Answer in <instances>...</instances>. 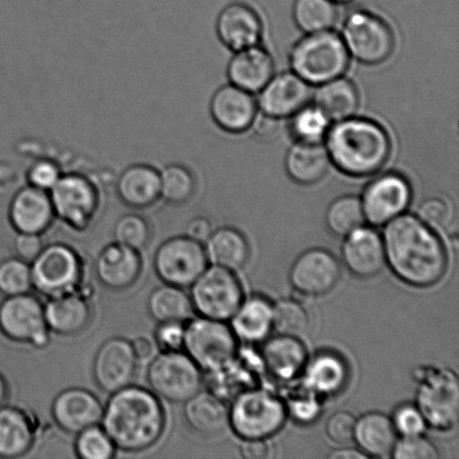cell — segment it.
<instances>
[{
  "label": "cell",
  "mask_w": 459,
  "mask_h": 459,
  "mask_svg": "<svg viewBox=\"0 0 459 459\" xmlns=\"http://www.w3.org/2000/svg\"><path fill=\"white\" fill-rule=\"evenodd\" d=\"M386 264L400 281L429 288L442 281L448 268L446 247L437 233L417 215L402 214L385 224Z\"/></svg>",
  "instance_id": "obj_1"
},
{
  "label": "cell",
  "mask_w": 459,
  "mask_h": 459,
  "mask_svg": "<svg viewBox=\"0 0 459 459\" xmlns=\"http://www.w3.org/2000/svg\"><path fill=\"white\" fill-rule=\"evenodd\" d=\"M100 425L118 451L142 453L163 437L166 415L151 389L130 385L110 394Z\"/></svg>",
  "instance_id": "obj_2"
},
{
  "label": "cell",
  "mask_w": 459,
  "mask_h": 459,
  "mask_svg": "<svg viewBox=\"0 0 459 459\" xmlns=\"http://www.w3.org/2000/svg\"><path fill=\"white\" fill-rule=\"evenodd\" d=\"M324 139L331 163L352 178H368L379 172L393 150L389 134L380 124L354 116L337 121Z\"/></svg>",
  "instance_id": "obj_3"
},
{
  "label": "cell",
  "mask_w": 459,
  "mask_h": 459,
  "mask_svg": "<svg viewBox=\"0 0 459 459\" xmlns=\"http://www.w3.org/2000/svg\"><path fill=\"white\" fill-rule=\"evenodd\" d=\"M350 54L339 34L332 30L307 34L292 47L291 71L310 85H321L343 75Z\"/></svg>",
  "instance_id": "obj_4"
},
{
  "label": "cell",
  "mask_w": 459,
  "mask_h": 459,
  "mask_svg": "<svg viewBox=\"0 0 459 459\" xmlns=\"http://www.w3.org/2000/svg\"><path fill=\"white\" fill-rule=\"evenodd\" d=\"M415 406L424 416L427 426L448 431L458 422L459 381L449 368L422 367L415 372Z\"/></svg>",
  "instance_id": "obj_5"
},
{
  "label": "cell",
  "mask_w": 459,
  "mask_h": 459,
  "mask_svg": "<svg viewBox=\"0 0 459 459\" xmlns=\"http://www.w3.org/2000/svg\"><path fill=\"white\" fill-rule=\"evenodd\" d=\"M288 413L281 399L264 389L238 394L229 408V426L242 439H268L285 425Z\"/></svg>",
  "instance_id": "obj_6"
},
{
  "label": "cell",
  "mask_w": 459,
  "mask_h": 459,
  "mask_svg": "<svg viewBox=\"0 0 459 459\" xmlns=\"http://www.w3.org/2000/svg\"><path fill=\"white\" fill-rule=\"evenodd\" d=\"M30 269L33 290L47 299L70 294L82 288V258L65 243L45 245L38 258L30 264Z\"/></svg>",
  "instance_id": "obj_7"
},
{
  "label": "cell",
  "mask_w": 459,
  "mask_h": 459,
  "mask_svg": "<svg viewBox=\"0 0 459 459\" xmlns=\"http://www.w3.org/2000/svg\"><path fill=\"white\" fill-rule=\"evenodd\" d=\"M186 323L184 352L202 371H218L236 359L238 339L224 322L199 316Z\"/></svg>",
  "instance_id": "obj_8"
},
{
  "label": "cell",
  "mask_w": 459,
  "mask_h": 459,
  "mask_svg": "<svg viewBox=\"0 0 459 459\" xmlns=\"http://www.w3.org/2000/svg\"><path fill=\"white\" fill-rule=\"evenodd\" d=\"M147 382L160 399L184 403L204 386L202 370L184 351L160 352L151 359Z\"/></svg>",
  "instance_id": "obj_9"
},
{
  "label": "cell",
  "mask_w": 459,
  "mask_h": 459,
  "mask_svg": "<svg viewBox=\"0 0 459 459\" xmlns=\"http://www.w3.org/2000/svg\"><path fill=\"white\" fill-rule=\"evenodd\" d=\"M341 38L350 56L362 65H381L394 51V34L388 22L362 9L346 16Z\"/></svg>",
  "instance_id": "obj_10"
},
{
  "label": "cell",
  "mask_w": 459,
  "mask_h": 459,
  "mask_svg": "<svg viewBox=\"0 0 459 459\" xmlns=\"http://www.w3.org/2000/svg\"><path fill=\"white\" fill-rule=\"evenodd\" d=\"M195 312L201 317L226 322L241 305L243 290L231 270L211 265L188 288Z\"/></svg>",
  "instance_id": "obj_11"
},
{
  "label": "cell",
  "mask_w": 459,
  "mask_h": 459,
  "mask_svg": "<svg viewBox=\"0 0 459 459\" xmlns=\"http://www.w3.org/2000/svg\"><path fill=\"white\" fill-rule=\"evenodd\" d=\"M48 193L56 218L65 226L76 232H83L91 226L100 208V193L85 175L62 174Z\"/></svg>",
  "instance_id": "obj_12"
},
{
  "label": "cell",
  "mask_w": 459,
  "mask_h": 459,
  "mask_svg": "<svg viewBox=\"0 0 459 459\" xmlns=\"http://www.w3.org/2000/svg\"><path fill=\"white\" fill-rule=\"evenodd\" d=\"M0 333L13 343L47 348L51 332L42 301L30 292L4 297L0 303Z\"/></svg>",
  "instance_id": "obj_13"
},
{
  "label": "cell",
  "mask_w": 459,
  "mask_h": 459,
  "mask_svg": "<svg viewBox=\"0 0 459 459\" xmlns=\"http://www.w3.org/2000/svg\"><path fill=\"white\" fill-rule=\"evenodd\" d=\"M154 270L166 285L188 290L209 267L204 243L187 236L169 238L156 250Z\"/></svg>",
  "instance_id": "obj_14"
},
{
  "label": "cell",
  "mask_w": 459,
  "mask_h": 459,
  "mask_svg": "<svg viewBox=\"0 0 459 459\" xmlns=\"http://www.w3.org/2000/svg\"><path fill=\"white\" fill-rule=\"evenodd\" d=\"M412 188L399 173L381 174L368 184L361 204L366 221L382 227L406 212L411 204Z\"/></svg>",
  "instance_id": "obj_15"
},
{
  "label": "cell",
  "mask_w": 459,
  "mask_h": 459,
  "mask_svg": "<svg viewBox=\"0 0 459 459\" xmlns=\"http://www.w3.org/2000/svg\"><path fill=\"white\" fill-rule=\"evenodd\" d=\"M341 279V264L330 251L314 247L303 252L290 270V281L297 292L309 297L330 294Z\"/></svg>",
  "instance_id": "obj_16"
},
{
  "label": "cell",
  "mask_w": 459,
  "mask_h": 459,
  "mask_svg": "<svg viewBox=\"0 0 459 459\" xmlns=\"http://www.w3.org/2000/svg\"><path fill=\"white\" fill-rule=\"evenodd\" d=\"M138 359L132 342L112 337L100 346L93 361V379L102 393L111 394L133 385Z\"/></svg>",
  "instance_id": "obj_17"
},
{
  "label": "cell",
  "mask_w": 459,
  "mask_h": 459,
  "mask_svg": "<svg viewBox=\"0 0 459 459\" xmlns=\"http://www.w3.org/2000/svg\"><path fill=\"white\" fill-rule=\"evenodd\" d=\"M103 408L100 399L91 391L74 386L54 398L51 413L58 429L76 435L89 427L100 425Z\"/></svg>",
  "instance_id": "obj_18"
},
{
  "label": "cell",
  "mask_w": 459,
  "mask_h": 459,
  "mask_svg": "<svg viewBox=\"0 0 459 459\" xmlns=\"http://www.w3.org/2000/svg\"><path fill=\"white\" fill-rule=\"evenodd\" d=\"M342 261L354 277L371 279L385 269L384 238L375 228L362 226L344 237Z\"/></svg>",
  "instance_id": "obj_19"
},
{
  "label": "cell",
  "mask_w": 459,
  "mask_h": 459,
  "mask_svg": "<svg viewBox=\"0 0 459 459\" xmlns=\"http://www.w3.org/2000/svg\"><path fill=\"white\" fill-rule=\"evenodd\" d=\"M312 97L310 84L294 72L273 76L261 90L258 103L261 112L277 119L290 118L307 105Z\"/></svg>",
  "instance_id": "obj_20"
},
{
  "label": "cell",
  "mask_w": 459,
  "mask_h": 459,
  "mask_svg": "<svg viewBox=\"0 0 459 459\" xmlns=\"http://www.w3.org/2000/svg\"><path fill=\"white\" fill-rule=\"evenodd\" d=\"M142 272L141 251L118 242L103 247L94 263L98 281L112 291L129 290L138 281Z\"/></svg>",
  "instance_id": "obj_21"
},
{
  "label": "cell",
  "mask_w": 459,
  "mask_h": 459,
  "mask_svg": "<svg viewBox=\"0 0 459 459\" xmlns=\"http://www.w3.org/2000/svg\"><path fill=\"white\" fill-rule=\"evenodd\" d=\"M8 219L17 233L42 236L56 219L49 193L30 186L22 188L9 204Z\"/></svg>",
  "instance_id": "obj_22"
},
{
  "label": "cell",
  "mask_w": 459,
  "mask_h": 459,
  "mask_svg": "<svg viewBox=\"0 0 459 459\" xmlns=\"http://www.w3.org/2000/svg\"><path fill=\"white\" fill-rule=\"evenodd\" d=\"M263 30L258 13L249 4H229L219 13L217 34L223 45L233 52L259 45Z\"/></svg>",
  "instance_id": "obj_23"
},
{
  "label": "cell",
  "mask_w": 459,
  "mask_h": 459,
  "mask_svg": "<svg viewBox=\"0 0 459 459\" xmlns=\"http://www.w3.org/2000/svg\"><path fill=\"white\" fill-rule=\"evenodd\" d=\"M210 112L219 128L230 134H242L254 123L256 102L251 93L228 84L213 94Z\"/></svg>",
  "instance_id": "obj_24"
},
{
  "label": "cell",
  "mask_w": 459,
  "mask_h": 459,
  "mask_svg": "<svg viewBox=\"0 0 459 459\" xmlns=\"http://www.w3.org/2000/svg\"><path fill=\"white\" fill-rule=\"evenodd\" d=\"M44 312L49 332L58 336L78 335L92 321V306L81 290L48 299Z\"/></svg>",
  "instance_id": "obj_25"
},
{
  "label": "cell",
  "mask_w": 459,
  "mask_h": 459,
  "mask_svg": "<svg viewBox=\"0 0 459 459\" xmlns=\"http://www.w3.org/2000/svg\"><path fill=\"white\" fill-rule=\"evenodd\" d=\"M116 190L128 208H152L160 200V172L152 165H130L120 174Z\"/></svg>",
  "instance_id": "obj_26"
},
{
  "label": "cell",
  "mask_w": 459,
  "mask_h": 459,
  "mask_svg": "<svg viewBox=\"0 0 459 459\" xmlns=\"http://www.w3.org/2000/svg\"><path fill=\"white\" fill-rule=\"evenodd\" d=\"M261 358L265 370L281 381L299 377L308 361L307 350L303 342L281 334L265 340Z\"/></svg>",
  "instance_id": "obj_27"
},
{
  "label": "cell",
  "mask_w": 459,
  "mask_h": 459,
  "mask_svg": "<svg viewBox=\"0 0 459 459\" xmlns=\"http://www.w3.org/2000/svg\"><path fill=\"white\" fill-rule=\"evenodd\" d=\"M305 389L317 397H333L348 385V363L334 352H319L308 359L303 371Z\"/></svg>",
  "instance_id": "obj_28"
},
{
  "label": "cell",
  "mask_w": 459,
  "mask_h": 459,
  "mask_svg": "<svg viewBox=\"0 0 459 459\" xmlns=\"http://www.w3.org/2000/svg\"><path fill=\"white\" fill-rule=\"evenodd\" d=\"M273 74L272 54L259 45L237 52L228 65L230 82L249 93L260 92Z\"/></svg>",
  "instance_id": "obj_29"
},
{
  "label": "cell",
  "mask_w": 459,
  "mask_h": 459,
  "mask_svg": "<svg viewBox=\"0 0 459 459\" xmlns=\"http://www.w3.org/2000/svg\"><path fill=\"white\" fill-rule=\"evenodd\" d=\"M184 420L195 434L213 437L229 427V408L210 391H200L184 403Z\"/></svg>",
  "instance_id": "obj_30"
},
{
  "label": "cell",
  "mask_w": 459,
  "mask_h": 459,
  "mask_svg": "<svg viewBox=\"0 0 459 459\" xmlns=\"http://www.w3.org/2000/svg\"><path fill=\"white\" fill-rule=\"evenodd\" d=\"M273 305L263 296L242 300L234 313L231 330L238 340L247 344L261 343L268 339L273 326Z\"/></svg>",
  "instance_id": "obj_31"
},
{
  "label": "cell",
  "mask_w": 459,
  "mask_h": 459,
  "mask_svg": "<svg viewBox=\"0 0 459 459\" xmlns=\"http://www.w3.org/2000/svg\"><path fill=\"white\" fill-rule=\"evenodd\" d=\"M36 439L34 422L21 408H0V458H20L33 448Z\"/></svg>",
  "instance_id": "obj_32"
},
{
  "label": "cell",
  "mask_w": 459,
  "mask_h": 459,
  "mask_svg": "<svg viewBox=\"0 0 459 459\" xmlns=\"http://www.w3.org/2000/svg\"><path fill=\"white\" fill-rule=\"evenodd\" d=\"M330 164V156L321 143L297 142L288 151L285 160L288 177L300 186L322 181Z\"/></svg>",
  "instance_id": "obj_33"
},
{
  "label": "cell",
  "mask_w": 459,
  "mask_h": 459,
  "mask_svg": "<svg viewBox=\"0 0 459 459\" xmlns=\"http://www.w3.org/2000/svg\"><path fill=\"white\" fill-rule=\"evenodd\" d=\"M353 440L368 458L385 457L393 453L398 434L391 417L372 411L357 420Z\"/></svg>",
  "instance_id": "obj_34"
},
{
  "label": "cell",
  "mask_w": 459,
  "mask_h": 459,
  "mask_svg": "<svg viewBox=\"0 0 459 459\" xmlns=\"http://www.w3.org/2000/svg\"><path fill=\"white\" fill-rule=\"evenodd\" d=\"M209 264L238 272L250 259V246L245 234L231 227L213 230L204 243Z\"/></svg>",
  "instance_id": "obj_35"
},
{
  "label": "cell",
  "mask_w": 459,
  "mask_h": 459,
  "mask_svg": "<svg viewBox=\"0 0 459 459\" xmlns=\"http://www.w3.org/2000/svg\"><path fill=\"white\" fill-rule=\"evenodd\" d=\"M315 103L331 121L351 118L359 109V94L352 81L340 78L318 85L315 92Z\"/></svg>",
  "instance_id": "obj_36"
},
{
  "label": "cell",
  "mask_w": 459,
  "mask_h": 459,
  "mask_svg": "<svg viewBox=\"0 0 459 459\" xmlns=\"http://www.w3.org/2000/svg\"><path fill=\"white\" fill-rule=\"evenodd\" d=\"M147 307L152 318L157 323H186L195 314L191 297L186 290L166 283L152 290Z\"/></svg>",
  "instance_id": "obj_37"
},
{
  "label": "cell",
  "mask_w": 459,
  "mask_h": 459,
  "mask_svg": "<svg viewBox=\"0 0 459 459\" xmlns=\"http://www.w3.org/2000/svg\"><path fill=\"white\" fill-rule=\"evenodd\" d=\"M292 16L301 31L314 34L331 30L336 24L339 13L332 0H296Z\"/></svg>",
  "instance_id": "obj_38"
},
{
  "label": "cell",
  "mask_w": 459,
  "mask_h": 459,
  "mask_svg": "<svg viewBox=\"0 0 459 459\" xmlns=\"http://www.w3.org/2000/svg\"><path fill=\"white\" fill-rule=\"evenodd\" d=\"M361 200L355 195H344L333 201L325 214V224L333 236L344 238L355 229L364 226Z\"/></svg>",
  "instance_id": "obj_39"
},
{
  "label": "cell",
  "mask_w": 459,
  "mask_h": 459,
  "mask_svg": "<svg viewBox=\"0 0 459 459\" xmlns=\"http://www.w3.org/2000/svg\"><path fill=\"white\" fill-rule=\"evenodd\" d=\"M196 192V178L182 164H170L160 172V199L172 205H183Z\"/></svg>",
  "instance_id": "obj_40"
},
{
  "label": "cell",
  "mask_w": 459,
  "mask_h": 459,
  "mask_svg": "<svg viewBox=\"0 0 459 459\" xmlns=\"http://www.w3.org/2000/svg\"><path fill=\"white\" fill-rule=\"evenodd\" d=\"M273 326L278 334L303 339L310 330V316L299 300L286 299L273 305Z\"/></svg>",
  "instance_id": "obj_41"
},
{
  "label": "cell",
  "mask_w": 459,
  "mask_h": 459,
  "mask_svg": "<svg viewBox=\"0 0 459 459\" xmlns=\"http://www.w3.org/2000/svg\"><path fill=\"white\" fill-rule=\"evenodd\" d=\"M332 121L316 105L301 108L291 116L290 129L297 142L321 143Z\"/></svg>",
  "instance_id": "obj_42"
},
{
  "label": "cell",
  "mask_w": 459,
  "mask_h": 459,
  "mask_svg": "<svg viewBox=\"0 0 459 459\" xmlns=\"http://www.w3.org/2000/svg\"><path fill=\"white\" fill-rule=\"evenodd\" d=\"M74 451L81 459H111L118 449L102 426L96 425L76 434Z\"/></svg>",
  "instance_id": "obj_43"
},
{
  "label": "cell",
  "mask_w": 459,
  "mask_h": 459,
  "mask_svg": "<svg viewBox=\"0 0 459 459\" xmlns=\"http://www.w3.org/2000/svg\"><path fill=\"white\" fill-rule=\"evenodd\" d=\"M33 290L30 264L20 258L0 263V295L11 297L29 294Z\"/></svg>",
  "instance_id": "obj_44"
},
{
  "label": "cell",
  "mask_w": 459,
  "mask_h": 459,
  "mask_svg": "<svg viewBox=\"0 0 459 459\" xmlns=\"http://www.w3.org/2000/svg\"><path fill=\"white\" fill-rule=\"evenodd\" d=\"M116 242L142 251L150 245L152 228L147 220L138 214H126L118 220L114 230Z\"/></svg>",
  "instance_id": "obj_45"
},
{
  "label": "cell",
  "mask_w": 459,
  "mask_h": 459,
  "mask_svg": "<svg viewBox=\"0 0 459 459\" xmlns=\"http://www.w3.org/2000/svg\"><path fill=\"white\" fill-rule=\"evenodd\" d=\"M417 217L435 232L444 231L452 226L454 209L452 204L442 197H429L418 208Z\"/></svg>",
  "instance_id": "obj_46"
},
{
  "label": "cell",
  "mask_w": 459,
  "mask_h": 459,
  "mask_svg": "<svg viewBox=\"0 0 459 459\" xmlns=\"http://www.w3.org/2000/svg\"><path fill=\"white\" fill-rule=\"evenodd\" d=\"M391 456L395 459H437L439 452L424 435H417L398 439Z\"/></svg>",
  "instance_id": "obj_47"
},
{
  "label": "cell",
  "mask_w": 459,
  "mask_h": 459,
  "mask_svg": "<svg viewBox=\"0 0 459 459\" xmlns=\"http://www.w3.org/2000/svg\"><path fill=\"white\" fill-rule=\"evenodd\" d=\"M393 424L397 434L402 437L408 436L424 435L427 429V422L424 416L415 406V403H404L395 409Z\"/></svg>",
  "instance_id": "obj_48"
},
{
  "label": "cell",
  "mask_w": 459,
  "mask_h": 459,
  "mask_svg": "<svg viewBox=\"0 0 459 459\" xmlns=\"http://www.w3.org/2000/svg\"><path fill=\"white\" fill-rule=\"evenodd\" d=\"M154 342L160 352H178L184 351L186 342V323H159L154 333Z\"/></svg>",
  "instance_id": "obj_49"
},
{
  "label": "cell",
  "mask_w": 459,
  "mask_h": 459,
  "mask_svg": "<svg viewBox=\"0 0 459 459\" xmlns=\"http://www.w3.org/2000/svg\"><path fill=\"white\" fill-rule=\"evenodd\" d=\"M62 177L60 166L51 160H39L30 166L27 179L29 186L49 192Z\"/></svg>",
  "instance_id": "obj_50"
},
{
  "label": "cell",
  "mask_w": 459,
  "mask_h": 459,
  "mask_svg": "<svg viewBox=\"0 0 459 459\" xmlns=\"http://www.w3.org/2000/svg\"><path fill=\"white\" fill-rule=\"evenodd\" d=\"M307 394L291 399L286 406L288 416L300 425H310L321 416V403H318L317 395L308 391Z\"/></svg>",
  "instance_id": "obj_51"
},
{
  "label": "cell",
  "mask_w": 459,
  "mask_h": 459,
  "mask_svg": "<svg viewBox=\"0 0 459 459\" xmlns=\"http://www.w3.org/2000/svg\"><path fill=\"white\" fill-rule=\"evenodd\" d=\"M357 418L348 411L335 412L328 418L325 433L333 443L345 445L352 442Z\"/></svg>",
  "instance_id": "obj_52"
},
{
  "label": "cell",
  "mask_w": 459,
  "mask_h": 459,
  "mask_svg": "<svg viewBox=\"0 0 459 459\" xmlns=\"http://www.w3.org/2000/svg\"><path fill=\"white\" fill-rule=\"evenodd\" d=\"M45 243L40 234L17 233L13 240V251L17 258L31 264L44 249Z\"/></svg>",
  "instance_id": "obj_53"
},
{
  "label": "cell",
  "mask_w": 459,
  "mask_h": 459,
  "mask_svg": "<svg viewBox=\"0 0 459 459\" xmlns=\"http://www.w3.org/2000/svg\"><path fill=\"white\" fill-rule=\"evenodd\" d=\"M279 120L281 119L274 118V117L261 112L259 115L256 114L250 128L256 138L261 139V141H269V139L276 136L279 128H281Z\"/></svg>",
  "instance_id": "obj_54"
},
{
  "label": "cell",
  "mask_w": 459,
  "mask_h": 459,
  "mask_svg": "<svg viewBox=\"0 0 459 459\" xmlns=\"http://www.w3.org/2000/svg\"><path fill=\"white\" fill-rule=\"evenodd\" d=\"M238 452L246 459H267L273 453L267 439H243Z\"/></svg>",
  "instance_id": "obj_55"
},
{
  "label": "cell",
  "mask_w": 459,
  "mask_h": 459,
  "mask_svg": "<svg viewBox=\"0 0 459 459\" xmlns=\"http://www.w3.org/2000/svg\"><path fill=\"white\" fill-rule=\"evenodd\" d=\"M213 232L212 223L208 218L196 217L191 220L186 228V236L200 243H204Z\"/></svg>",
  "instance_id": "obj_56"
},
{
  "label": "cell",
  "mask_w": 459,
  "mask_h": 459,
  "mask_svg": "<svg viewBox=\"0 0 459 459\" xmlns=\"http://www.w3.org/2000/svg\"><path fill=\"white\" fill-rule=\"evenodd\" d=\"M134 355L138 362L151 361L155 357V342L146 336H138L132 342Z\"/></svg>",
  "instance_id": "obj_57"
},
{
  "label": "cell",
  "mask_w": 459,
  "mask_h": 459,
  "mask_svg": "<svg viewBox=\"0 0 459 459\" xmlns=\"http://www.w3.org/2000/svg\"><path fill=\"white\" fill-rule=\"evenodd\" d=\"M332 459H355V458H368L367 455L359 451V449H339V451L332 452L330 456Z\"/></svg>",
  "instance_id": "obj_58"
},
{
  "label": "cell",
  "mask_w": 459,
  "mask_h": 459,
  "mask_svg": "<svg viewBox=\"0 0 459 459\" xmlns=\"http://www.w3.org/2000/svg\"><path fill=\"white\" fill-rule=\"evenodd\" d=\"M9 397V385L2 373H0V408L4 407L7 403Z\"/></svg>",
  "instance_id": "obj_59"
},
{
  "label": "cell",
  "mask_w": 459,
  "mask_h": 459,
  "mask_svg": "<svg viewBox=\"0 0 459 459\" xmlns=\"http://www.w3.org/2000/svg\"><path fill=\"white\" fill-rule=\"evenodd\" d=\"M332 2L335 4H349L353 2V0H332Z\"/></svg>",
  "instance_id": "obj_60"
}]
</instances>
